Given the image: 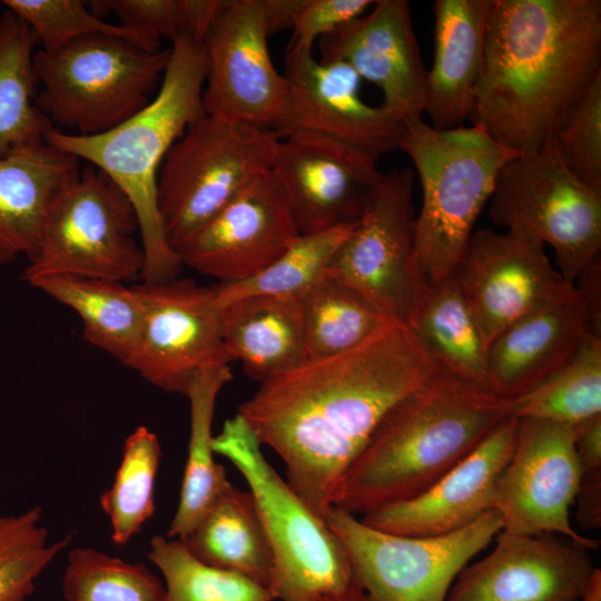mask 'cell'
Returning a JSON list of instances; mask_svg holds the SVG:
<instances>
[{
	"mask_svg": "<svg viewBox=\"0 0 601 601\" xmlns=\"http://www.w3.org/2000/svg\"><path fill=\"white\" fill-rule=\"evenodd\" d=\"M355 225L300 235L283 255L258 274L214 285L219 305L253 295L299 299L326 275L334 254Z\"/></svg>",
	"mask_w": 601,
	"mask_h": 601,
	"instance_id": "836d02e7",
	"label": "cell"
},
{
	"mask_svg": "<svg viewBox=\"0 0 601 601\" xmlns=\"http://www.w3.org/2000/svg\"><path fill=\"white\" fill-rule=\"evenodd\" d=\"M439 368L410 327L391 321L352 349L260 382L238 414L283 460L288 484L325 519L382 420Z\"/></svg>",
	"mask_w": 601,
	"mask_h": 601,
	"instance_id": "6da1fadb",
	"label": "cell"
},
{
	"mask_svg": "<svg viewBox=\"0 0 601 601\" xmlns=\"http://www.w3.org/2000/svg\"><path fill=\"white\" fill-rule=\"evenodd\" d=\"M414 171L394 168L334 254L326 274L357 292L384 317L411 326L430 289L414 240Z\"/></svg>",
	"mask_w": 601,
	"mask_h": 601,
	"instance_id": "7c38bea8",
	"label": "cell"
},
{
	"mask_svg": "<svg viewBox=\"0 0 601 601\" xmlns=\"http://www.w3.org/2000/svg\"><path fill=\"white\" fill-rule=\"evenodd\" d=\"M493 0L434 2V59L426 75L425 107L436 129L470 118L481 76Z\"/></svg>",
	"mask_w": 601,
	"mask_h": 601,
	"instance_id": "cb8c5ba5",
	"label": "cell"
},
{
	"mask_svg": "<svg viewBox=\"0 0 601 601\" xmlns=\"http://www.w3.org/2000/svg\"><path fill=\"white\" fill-rule=\"evenodd\" d=\"M29 284L77 313L83 338L124 364L142 325L144 308L134 286L71 275H47Z\"/></svg>",
	"mask_w": 601,
	"mask_h": 601,
	"instance_id": "83f0119b",
	"label": "cell"
},
{
	"mask_svg": "<svg viewBox=\"0 0 601 601\" xmlns=\"http://www.w3.org/2000/svg\"><path fill=\"white\" fill-rule=\"evenodd\" d=\"M213 450L238 470L254 497L272 553L274 600L315 601L345 590L354 577L341 541L268 463L242 415L224 422Z\"/></svg>",
	"mask_w": 601,
	"mask_h": 601,
	"instance_id": "8992f818",
	"label": "cell"
},
{
	"mask_svg": "<svg viewBox=\"0 0 601 601\" xmlns=\"http://www.w3.org/2000/svg\"><path fill=\"white\" fill-rule=\"evenodd\" d=\"M368 154L332 137L292 131L276 148L278 179L300 235L355 225L374 201L385 174Z\"/></svg>",
	"mask_w": 601,
	"mask_h": 601,
	"instance_id": "9a60e30c",
	"label": "cell"
},
{
	"mask_svg": "<svg viewBox=\"0 0 601 601\" xmlns=\"http://www.w3.org/2000/svg\"><path fill=\"white\" fill-rule=\"evenodd\" d=\"M553 139L570 171L601 194V75L569 110Z\"/></svg>",
	"mask_w": 601,
	"mask_h": 601,
	"instance_id": "ab89813d",
	"label": "cell"
},
{
	"mask_svg": "<svg viewBox=\"0 0 601 601\" xmlns=\"http://www.w3.org/2000/svg\"><path fill=\"white\" fill-rule=\"evenodd\" d=\"M511 415L572 426L601 415V335L589 333L560 370L512 400Z\"/></svg>",
	"mask_w": 601,
	"mask_h": 601,
	"instance_id": "d6a6232c",
	"label": "cell"
},
{
	"mask_svg": "<svg viewBox=\"0 0 601 601\" xmlns=\"http://www.w3.org/2000/svg\"><path fill=\"white\" fill-rule=\"evenodd\" d=\"M453 273L486 349L523 316L575 292L541 242L512 230L473 231Z\"/></svg>",
	"mask_w": 601,
	"mask_h": 601,
	"instance_id": "2e32d148",
	"label": "cell"
},
{
	"mask_svg": "<svg viewBox=\"0 0 601 601\" xmlns=\"http://www.w3.org/2000/svg\"><path fill=\"white\" fill-rule=\"evenodd\" d=\"M1 518H2V516L0 515V519H1Z\"/></svg>",
	"mask_w": 601,
	"mask_h": 601,
	"instance_id": "681fc988",
	"label": "cell"
},
{
	"mask_svg": "<svg viewBox=\"0 0 601 601\" xmlns=\"http://www.w3.org/2000/svg\"><path fill=\"white\" fill-rule=\"evenodd\" d=\"M373 0H300L286 52L313 51L319 38L363 16Z\"/></svg>",
	"mask_w": 601,
	"mask_h": 601,
	"instance_id": "b9f144b4",
	"label": "cell"
},
{
	"mask_svg": "<svg viewBox=\"0 0 601 601\" xmlns=\"http://www.w3.org/2000/svg\"><path fill=\"white\" fill-rule=\"evenodd\" d=\"M591 321L592 331L601 335V255L591 259L573 283Z\"/></svg>",
	"mask_w": 601,
	"mask_h": 601,
	"instance_id": "7bdbcfd3",
	"label": "cell"
},
{
	"mask_svg": "<svg viewBox=\"0 0 601 601\" xmlns=\"http://www.w3.org/2000/svg\"><path fill=\"white\" fill-rule=\"evenodd\" d=\"M137 235L139 224L129 199L89 165L56 198L23 279L30 283L47 275L124 284L141 279L144 252Z\"/></svg>",
	"mask_w": 601,
	"mask_h": 601,
	"instance_id": "9c48e42d",
	"label": "cell"
},
{
	"mask_svg": "<svg viewBox=\"0 0 601 601\" xmlns=\"http://www.w3.org/2000/svg\"><path fill=\"white\" fill-rule=\"evenodd\" d=\"M578 601H601V570L594 568Z\"/></svg>",
	"mask_w": 601,
	"mask_h": 601,
	"instance_id": "c3c4849f",
	"label": "cell"
},
{
	"mask_svg": "<svg viewBox=\"0 0 601 601\" xmlns=\"http://www.w3.org/2000/svg\"><path fill=\"white\" fill-rule=\"evenodd\" d=\"M180 540L199 561L268 587L272 553L254 497L229 481Z\"/></svg>",
	"mask_w": 601,
	"mask_h": 601,
	"instance_id": "4316f807",
	"label": "cell"
},
{
	"mask_svg": "<svg viewBox=\"0 0 601 601\" xmlns=\"http://www.w3.org/2000/svg\"><path fill=\"white\" fill-rule=\"evenodd\" d=\"M37 38L13 12L0 16V157L46 140L55 128L36 105L33 69Z\"/></svg>",
	"mask_w": 601,
	"mask_h": 601,
	"instance_id": "4dcf8cb0",
	"label": "cell"
},
{
	"mask_svg": "<svg viewBox=\"0 0 601 601\" xmlns=\"http://www.w3.org/2000/svg\"><path fill=\"white\" fill-rule=\"evenodd\" d=\"M299 236L285 193L270 170L175 250L183 265L228 283L258 274Z\"/></svg>",
	"mask_w": 601,
	"mask_h": 601,
	"instance_id": "d6986e66",
	"label": "cell"
},
{
	"mask_svg": "<svg viewBox=\"0 0 601 601\" xmlns=\"http://www.w3.org/2000/svg\"><path fill=\"white\" fill-rule=\"evenodd\" d=\"M589 333L577 290L523 316L486 349L487 390L508 400L526 394L560 370Z\"/></svg>",
	"mask_w": 601,
	"mask_h": 601,
	"instance_id": "603a6c76",
	"label": "cell"
},
{
	"mask_svg": "<svg viewBox=\"0 0 601 601\" xmlns=\"http://www.w3.org/2000/svg\"><path fill=\"white\" fill-rule=\"evenodd\" d=\"M573 431L582 476L601 472V415L574 425Z\"/></svg>",
	"mask_w": 601,
	"mask_h": 601,
	"instance_id": "ee69618b",
	"label": "cell"
},
{
	"mask_svg": "<svg viewBox=\"0 0 601 601\" xmlns=\"http://www.w3.org/2000/svg\"><path fill=\"white\" fill-rule=\"evenodd\" d=\"M519 418L501 422L469 455L418 495L364 514L377 530L410 536L459 531L494 509L499 479L513 452Z\"/></svg>",
	"mask_w": 601,
	"mask_h": 601,
	"instance_id": "7402d4cb",
	"label": "cell"
},
{
	"mask_svg": "<svg viewBox=\"0 0 601 601\" xmlns=\"http://www.w3.org/2000/svg\"><path fill=\"white\" fill-rule=\"evenodd\" d=\"M489 216L497 226L550 245L558 270L569 283L600 255L601 194L570 171L553 137L502 168Z\"/></svg>",
	"mask_w": 601,
	"mask_h": 601,
	"instance_id": "8fae6325",
	"label": "cell"
},
{
	"mask_svg": "<svg viewBox=\"0 0 601 601\" xmlns=\"http://www.w3.org/2000/svg\"><path fill=\"white\" fill-rule=\"evenodd\" d=\"M574 503L575 516L581 526H601V472L582 476Z\"/></svg>",
	"mask_w": 601,
	"mask_h": 601,
	"instance_id": "f6af8a7d",
	"label": "cell"
},
{
	"mask_svg": "<svg viewBox=\"0 0 601 601\" xmlns=\"http://www.w3.org/2000/svg\"><path fill=\"white\" fill-rule=\"evenodd\" d=\"M581 479L572 425L519 418L515 445L499 479L494 501L502 531L558 533L597 550L599 540L580 534L570 521Z\"/></svg>",
	"mask_w": 601,
	"mask_h": 601,
	"instance_id": "5bb4252c",
	"label": "cell"
},
{
	"mask_svg": "<svg viewBox=\"0 0 601 601\" xmlns=\"http://www.w3.org/2000/svg\"><path fill=\"white\" fill-rule=\"evenodd\" d=\"M599 75L600 0H493L469 119L509 149L536 151Z\"/></svg>",
	"mask_w": 601,
	"mask_h": 601,
	"instance_id": "7a4b0ae2",
	"label": "cell"
},
{
	"mask_svg": "<svg viewBox=\"0 0 601 601\" xmlns=\"http://www.w3.org/2000/svg\"><path fill=\"white\" fill-rule=\"evenodd\" d=\"M79 173L78 158L46 140L0 157V268L36 255L56 198Z\"/></svg>",
	"mask_w": 601,
	"mask_h": 601,
	"instance_id": "d4e9b609",
	"label": "cell"
},
{
	"mask_svg": "<svg viewBox=\"0 0 601 601\" xmlns=\"http://www.w3.org/2000/svg\"><path fill=\"white\" fill-rule=\"evenodd\" d=\"M62 591L66 601H166L165 584L146 565L90 548L69 552Z\"/></svg>",
	"mask_w": 601,
	"mask_h": 601,
	"instance_id": "8d00e7d4",
	"label": "cell"
},
{
	"mask_svg": "<svg viewBox=\"0 0 601 601\" xmlns=\"http://www.w3.org/2000/svg\"><path fill=\"white\" fill-rule=\"evenodd\" d=\"M7 9L22 19L41 43L52 52L88 36L104 35L126 39L146 51L157 52V43L131 28L109 23L80 0H4Z\"/></svg>",
	"mask_w": 601,
	"mask_h": 601,
	"instance_id": "74e56055",
	"label": "cell"
},
{
	"mask_svg": "<svg viewBox=\"0 0 601 601\" xmlns=\"http://www.w3.org/2000/svg\"><path fill=\"white\" fill-rule=\"evenodd\" d=\"M207 58L187 33L173 41L170 58L152 100L112 129L79 136L52 128L46 141L105 173L132 205L144 252L142 283L179 276L183 264L169 245L157 203V179L171 146L201 114Z\"/></svg>",
	"mask_w": 601,
	"mask_h": 601,
	"instance_id": "277c9868",
	"label": "cell"
},
{
	"mask_svg": "<svg viewBox=\"0 0 601 601\" xmlns=\"http://www.w3.org/2000/svg\"><path fill=\"white\" fill-rule=\"evenodd\" d=\"M318 60L349 66L402 120L422 117L426 75L406 0H377L368 12L317 41Z\"/></svg>",
	"mask_w": 601,
	"mask_h": 601,
	"instance_id": "44dd1931",
	"label": "cell"
},
{
	"mask_svg": "<svg viewBox=\"0 0 601 601\" xmlns=\"http://www.w3.org/2000/svg\"><path fill=\"white\" fill-rule=\"evenodd\" d=\"M160 456L158 437L149 428L139 426L126 439L114 483L100 496L115 544L128 543L152 516Z\"/></svg>",
	"mask_w": 601,
	"mask_h": 601,
	"instance_id": "e575fe53",
	"label": "cell"
},
{
	"mask_svg": "<svg viewBox=\"0 0 601 601\" xmlns=\"http://www.w3.org/2000/svg\"><path fill=\"white\" fill-rule=\"evenodd\" d=\"M233 378L229 364L198 371L185 396L190 405L188 455L179 502L167 536L184 538L228 482L225 467L216 463L213 450V420L217 396Z\"/></svg>",
	"mask_w": 601,
	"mask_h": 601,
	"instance_id": "f1b7e54d",
	"label": "cell"
},
{
	"mask_svg": "<svg viewBox=\"0 0 601 601\" xmlns=\"http://www.w3.org/2000/svg\"><path fill=\"white\" fill-rule=\"evenodd\" d=\"M512 400L440 366L382 420L347 470L338 506L366 514L427 490L511 416Z\"/></svg>",
	"mask_w": 601,
	"mask_h": 601,
	"instance_id": "3957f363",
	"label": "cell"
},
{
	"mask_svg": "<svg viewBox=\"0 0 601 601\" xmlns=\"http://www.w3.org/2000/svg\"><path fill=\"white\" fill-rule=\"evenodd\" d=\"M489 554L466 565L445 601H578L594 569L590 549L566 538L501 531Z\"/></svg>",
	"mask_w": 601,
	"mask_h": 601,
	"instance_id": "ffe728a7",
	"label": "cell"
},
{
	"mask_svg": "<svg viewBox=\"0 0 601 601\" xmlns=\"http://www.w3.org/2000/svg\"><path fill=\"white\" fill-rule=\"evenodd\" d=\"M224 345L231 361L258 382L289 371L307 357L299 300L253 295L220 306Z\"/></svg>",
	"mask_w": 601,
	"mask_h": 601,
	"instance_id": "484cf974",
	"label": "cell"
},
{
	"mask_svg": "<svg viewBox=\"0 0 601 601\" xmlns=\"http://www.w3.org/2000/svg\"><path fill=\"white\" fill-rule=\"evenodd\" d=\"M288 92L276 128L282 137L309 131L344 141L378 160L398 150L404 122L385 107L361 97V78L346 63L324 62L313 51L286 52Z\"/></svg>",
	"mask_w": 601,
	"mask_h": 601,
	"instance_id": "ac0fdd59",
	"label": "cell"
},
{
	"mask_svg": "<svg viewBox=\"0 0 601 601\" xmlns=\"http://www.w3.org/2000/svg\"><path fill=\"white\" fill-rule=\"evenodd\" d=\"M298 300L308 359L352 349L391 322L357 292L327 274Z\"/></svg>",
	"mask_w": 601,
	"mask_h": 601,
	"instance_id": "1f68e13d",
	"label": "cell"
},
{
	"mask_svg": "<svg viewBox=\"0 0 601 601\" xmlns=\"http://www.w3.org/2000/svg\"><path fill=\"white\" fill-rule=\"evenodd\" d=\"M147 555L164 577L166 601L274 600L258 582L199 561L178 539L154 536Z\"/></svg>",
	"mask_w": 601,
	"mask_h": 601,
	"instance_id": "d590c367",
	"label": "cell"
},
{
	"mask_svg": "<svg viewBox=\"0 0 601 601\" xmlns=\"http://www.w3.org/2000/svg\"><path fill=\"white\" fill-rule=\"evenodd\" d=\"M403 122L398 150L412 160L422 187V206L414 223L415 252L431 288L456 268L500 171L520 154L477 124L436 129L422 117Z\"/></svg>",
	"mask_w": 601,
	"mask_h": 601,
	"instance_id": "5b68a950",
	"label": "cell"
},
{
	"mask_svg": "<svg viewBox=\"0 0 601 601\" xmlns=\"http://www.w3.org/2000/svg\"><path fill=\"white\" fill-rule=\"evenodd\" d=\"M410 329L441 367L487 390L486 348L454 273L428 289Z\"/></svg>",
	"mask_w": 601,
	"mask_h": 601,
	"instance_id": "f546056e",
	"label": "cell"
},
{
	"mask_svg": "<svg viewBox=\"0 0 601 601\" xmlns=\"http://www.w3.org/2000/svg\"><path fill=\"white\" fill-rule=\"evenodd\" d=\"M170 49L149 52L118 37L96 35L60 49L37 50L36 105L75 135L106 132L140 111L159 89Z\"/></svg>",
	"mask_w": 601,
	"mask_h": 601,
	"instance_id": "52a82bcc",
	"label": "cell"
},
{
	"mask_svg": "<svg viewBox=\"0 0 601 601\" xmlns=\"http://www.w3.org/2000/svg\"><path fill=\"white\" fill-rule=\"evenodd\" d=\"M69 544L49 543L41 508L0 519V601H26L37 578Z\"/></svg>",
	"mask_w": 601,
	"mask_h": 601,
	"instance_id": "f35d334b",
	"label": "cell"
},
{
	"mask_svg": "<svg viewBox=\"0 0 601 601\" xmlns=\"http://www.w3.org/2000/svg\"><path fill=\"white\" fill-rule=\"evenodd\" d=\"M280 138L275 129L206 112L187 127L157 179L158 209L174 250L272 170Z\"/></svg>",
	"mask_w": 601,
	"mask_h": 601,
	"instance_id": "ba28073f",
	"label": "cell"
},
{
	"mask_svg": "<svg viewBox=\"0 0 601 601\" xmlns=\"http://www.w3.org/2000/svg\"><path fill=\"white\" fill-rule=\"evenodd\" d=\"M325 521L368 601H445L461 571L502 531L494 509L459 531L433 536L387 533L338 506Z\"/></svg>",
	"mask_w": 601,
	"mask_h": 601,
	"instance_id": "30bf717a",
	"label": "cell"
},
{
	"mask_svg": "<svg viewBox=\"0 0 601 601\" xmlns=\"http://www.w3.org/2000/svg\"><path fill=\"white\" fill-rule=\"evenodd\" d=\"M315 601H368L363 589L357 581L353 579L351 584L343 591L326 594Z\"/></svg>",
	"mask_w": 601,
	"mask_h": 601,
	"instance_id": "7dc6e473",
	"label": "cell"
},
{
	"mask_svg": "<svg viewBox=\"0 0 601 601\" xmlns=\"http://www.w3.org/2000/svg\"><path fill=\"white\" fill-rule=\"evenodd\" d=\"M134 287L144 308L142 325L124 365L161 391L185 395L198 371L233 362L213 286L177 277Z\"/></svg>",
	"mask_w": 601,
	"mask_h": 601,
	"instance_id": "4fadbf2b",
	"label": "cell"
},
{
	"mask_svg": "<svg viewBox=\"0 0 601 601\" xmlns=\"http://www.w3.org/2000/svg\"><path fill=\"white\" fill-rule=\"evenodd\" d=\"M268 36L292 29L300 0H260Z\"/></svg>",
	"mask_w": 601,
	"mask_h": 601,
	"instance_id": "bcb514c9",
	"label": "cell"
},
{
	"mask_svg": "<svg viewBox=\"0 0 601 601\" xmlns=\"http://www.w3.org/2000/svg\"><path fill=\"white\" fill-rule=\"evenodd\" d=\"M98 16L112 12L120 24L141 32L152 41L171 42L187 31L186 0H95L87 2Z\"/></svg>",
	"mask_w": 601,
	"mask_h": 601,
	"instance_id": "60d3db41",
	"label": "cell"
},
{
	"mask_svg": "<svg viewBox=\"0 0 601 601\" xmlns=\"http://www.w3.org/2000/svg\"><path fill=\"white\" fill-rule=\"evenodd\" d=\"M268 37L260 0L227 1L203 41L206 114L276 130L288 86L272 61Z\"/></svg>",
	"mask_w": 601,
	"mask_h": 601,
	"instance_id": "e0dca14e",
	"label": "cell"
}]
</instances>
